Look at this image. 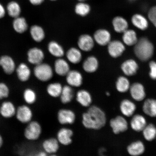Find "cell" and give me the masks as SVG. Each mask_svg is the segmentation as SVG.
Wrapping results in <instances>:
<instances>
[{"label": "cell", "instance_id": "cell-46", "mask_svg": "<svg viewBox=\"0 0 156 156\" xmlns=\"http://www.w3.org/2000/svg\"><path fill=\"white\" fill-rule=\"evenodd\" d=\"M3 138L2 137V136L0 134V148L2 147V146L3 144Z\"/></svg>", "mask_w": 156, "mask_h": 156}, {"label": "cell", "instance_id": "cell-39", "mask_svg": "<svg viewBox=\"0 0 156 156\" xmlns=\"http://www.w3.org/2000/svg\"><path fill=\"white\" fill-rule=\"evenodd\" d=\"M116 87L119 91L121 93H125L128 90L130 87L129 81L126 77L121 76L117 80Z\"/></svg>", "mask_w": 156, "mask_h": 156}, {"label": "cell", "instance_id": "cell-9", "mask_svg": "<svg viewBox=\"0 0 156 156\" xmlns=\"http://www.w3.org/2000/svg\"><path fill=\"white\" fill-rule=\"evenodd\" d=\"M94 39L89 34H83L80 37L78 45L80 49L85 52L90 51L94 45Z\"/></svg>", "mask_w": 156, "mask_h": 156}, {"label": "cell", "instance_id": "cell-33", "mask_svg": "<svg viewBox=\"0 0 156 156\" xmlns=\"http://www.w3.org/2000/svg\"><path fill=\"white\" fill-rule=\"evenodd\" d=\"M122 40L127 45L131 46L135 44L138 41L136 33L133 30H127L123 33Z\"/></svg>", "mask_w": 156, "mask_h": 156}, {"label": "cell", "instance_id": "cell-24", "mask_svg": "<svg viewBox=\"0 0 156 156\" xmlns=\"http://www.w3.org/2000/svg\"><path fill=\"white\" fill-rule=\"evenodd\" d=\"M112 24L115 30L119 33H124L127 30L128 27L127 21L121 16L115 17L113 19Z\"/></svg>", "mask_w": 156, "mask_h": 156}, {"label": "cell", "instance_id": "cell-15", "mask_svg": "<svg viewBox=\"0 0 156 156\" xmlns=\"http://www.w3.org/2000/svg\"><path fill=\"white\" fill-rule=\"evenodd\" d=\"M121 68L123 73L128 76L135 75L138 69L137 63L133 59H128L122 63Z\"/></svg>", "mask_w": 156, "mask_h": 156}, {"label": "cell", "instance_id": "cell-51", "mask_svg": "<svg viewBox=\"0 0 156 156\" xmlns=\"http://www.w3.org/2000/svg\"><path fill=\"white\" fill-rule=\"evenodd\" d=\"M50 1H57V0H50Z\"/></svg>", "mask_w": 156, "mask_h": 156}, {"label": "cell", "instance_id": "cell-12", "mask_svg": "<svg viewBox=\"0 0 156 156\" xmlns=\"http://www.w3.org/2000/svg\"><path fill=\"white\" fill-rule=\"evenodd\" d=\"M130 93L134 100L141 101L145 98L146 93L145 89L141 84L135 83L130 87Z\"/></svg>", "mask_w": 156, "mask_h": 156}, {"label": "cell", "instance_id": "cell-16", "mask_svg": "<svg viewBox=\"0 0 156 156\" xmlns=\"http://www.w3.org/2000/svg\"><path fill=\"white\" fill-rule=\"evenodd\" d=\"M16 110L12 103L6 101L2 104L0 108V114L5 118H10L15 115Z\"/></svg>", "mask_w": 156, "mask_h": 156}, {"label": "cell", "instance_id": "cell-8", "mask_svg": "<svg viewBox=\"0 0 156 156\" xmlns=\"http://www.w3.org/2000/svg\"><path fill=\"white\" fill-rule=\"evenodd\" d=\"M125 49L124 44L119 41H111L108 44V53L112 57L114 58H117L121 55Z\"/></svg>", "mask_w": 156, "mask_h": 156}, {"label": "cell", "instance_id": "cell-34", "mask_svg": "<svg viewBox=\"0 0 156 156\" xmlns=\"http://www.w3.org/2000/svg\"><path fill=\"white\" fill-rule=\"evenodd\" d=\"M42 145L46 153L49 154L56 153L59 147L57 140L53 138L45 140Z\"/></svg>", "mask_w": 156, "mask_h": 156}, {"label": "cell", "instance_id": "cell-45", "mask_svg": "<svg viewBox=\"0 0 156 156\" xmlns=\"http://www.w3.org/2000/svg\"><path fill=\"white\" fill-rule=\"evenodd\" d=\"M29 2L34 5H39L44 3V0H29Z\"/></svg>", "mask_w": 156, "mask_h": 156}, {"label": "cell", "instance_id": "cell-35", "mask_svg": "<svg viewBox=\"0 0 156 156\" xmlns=\"http://www.w3.org/2000/svg\"><path fill=\"white\" fill-rule=\"evenodd\" d=\"M73 91L72 88L68 86H65L62 89L60 94L62 102L64 104L71 102L73 97Z\"/></svg>", "mask_w": 156, "mask_h": 156}, {"label": "cell", "instance_id": "cell-4", "mask_svg": "<svg viewBox=\"0 0 156 156\" xmlns=\"http://www.w3.org/2000/svg\"><path fill=\"white\" fill-rule=\"evenodd\" d=\"M41 132V127L38 122L31 121L25 129L24 135L29 141H35L40 137Z\"/></svg>", "mask_w": 156, "mask_h": 156}, {"label": "cell", "instance_id": "cell-30", "mask_svg": "<svg viewBox=\"0 0 156 156\" xmlns=\"http://www.w3.org/2000/svg\"><path fill=\"white\" fill-rule=\"evenodd\" d=\"M67 59L71 63L76 64L81 61L82 56L79 49L73 48H70L66 54Z\"/></svg>", "mask_w": 156, "mask_h": 156}, {"label": "cell", "instance_id": "cell-19", "mask_svg": "<svg viewBox=\"0 0 156 156\" xmlns=\"http://www.w3.org/2000/svg\"><path fill=\"white\" fill-rule=\"evenodd\" d=\"M98 60L94 56H90L85 60L83 63V69L87 73H93L98 68Z\"/></svg>", "mask_w": 156, "mask_h": 156}, {"label": "cell", "instance_id": "cell-49", "mask_svg": "<svg viewBox=\"0 0 156 156\" xmlns=\"http://www.w3.org/2000/svg\"><path fill=\"white\" fill-rule=\"evenodd\" d=\"M78 1L80 2H85L87 0H78Z\"/></svg>", "mask_w": 156, "mask_h": 156}, {"label": "cell", "instance_id": "cell-43", "mask_svg": "<svg viewBox=\"0 0 156 156\" xmlns=\"http://www.w3.org/2000/svg\"><path fill=\"white\" fill-rule=\"evenodd\" d=\"M148 16L150 20L156 28V14L152 7L148 12Z\"/></svg>", "mask_w": 156, "mask_h": 156}, {"label": "cell", "instance_id": "cell-36", "mask_svg": "<svg viewBox=\"0 0 156 156\" xmlns=\"http://www.w3.org/2000/svg\"><path fill=\"white\" fill-rule=\"evenodd\" d=\"M90 6L85 2H79L75 6V12L80 16H86L90 12Z\"/></svg>", "mask_w": 156, "mask_h": 156}, {"label": "cell", "instance_id": "cell-41", "mask_svg": "<svg viewBox=\"0 0 156 156\" xmlns=\"http://www.w3.org/2000/svg\"><path fill=\"white\" fill-rule=\"evenodd\" d=\"M9 90L8 87L4 83H0V100L9 97Z\"/></svg>", "mask_w": 156, "mask_h": 156}, {"label": "cell", "instance_id": "cell-52", "mask_svg": "<svg viewBox=\"0 0 156 156\" xmlns=\"http://www.w3.org/2000/svg\"></svg>", "mask_w": 156, "mask_h": 156}, {"label": "cell", "instance_id": "cell-10", "mask_svg": "<svg viewBox=\"0 0 156 156\" xmlns=\"http://www.w3.org/2000/svg\"><path fill=\"white\" fill-rule=\"evenodd\" d=\"M93 38L98 44L104 46L108 45L111 41V35L106 29H100L95 32Z\"/></svg>", "mask_w": 156, "mask_h": 156}, {"label": "cell", "instance_id": "cell-22", "mask_svg": "<svg viewBox=\"0 0 156 156\" xmlns=\"http://www.w3.org/2000/svg\"><path fill=\"white\" fill-rule=\"evenodd\" d=\"M131 127L136 132L142 131L146 126L145 118L141 115H136L132 118L131 121Z\"/></svg>", "mask_w": 156, "mask_h": 156}, {"label": "cell", "instance_id": "cell-2", "mask_svg": "<svg viewBox=\"0 0 156 156\" xmlns=\"http://www.w3.org/2000/svg\"><path fill=\"white\" fill-rule=\"evenodd\" d=\"M134 52L138 59L142 61H146L153 56L154 47L147 38L142 37L135 44Z\"/></svg>", "mask_w": 156, "mask_h": 156}, {"label": "cell", "instance_id": "cell-21", "mask_svg": "<svg viewBox=\"0 0 156 156\" xmlns=\"http://www.w3.org/2000/svg\"><path fill=\"white\" fill-rule=\"evenodd\" d=\"M131 20L133 24L140 30H145L149 26L147 19L143 15L139 13H136L133 16Z\"/></svg>", "mask_w": 156, "mask_h": 156}, {"label": "cell", "instance_id": "cell-11", "mask_svg": "<svg viewBox=\"0 0 156 156\" xmlns=\"http://www.w3.org/2000/svg\"><path fill=\"white\" fill-rule=\"evenodd\" d=\"M0 66L7 75L12 74L16 69L14 60L9 55H3L0 58Z\"/></svg>", "mask_w": 156, "mask_h": 156}, {"label": "cell", "instance_id": "cell-37", "mask_svg": "<svg viewBox=\"0 0 156 156\" xmlns=\"http://www.w3.org/2000/svg\"><path fill=\"white\" fill-rule=\"evenodd\" d=\"M144 138L148 141H151L156 137V128L153 124L146 125L142 130Z\"/></svg>", "mask_w": 156, "mask_h": 156}, {"label": "cell", "instance_id": "cell-1", "mask_svg": "<svg viewBox=\"0 0 156 156\" xmlns=\"http://www.w3.org/2000/svg\"><path fill=\"white\" fill-rule=\"evenodd\" d=\"M105 113L99 107L91 106L83 115V123L85 127L94 129H99L106 123Z\"/></svg>", "mask_w": 156, "mask_h": 156}, {"label": "cell", "instance_id": "cell-6", "mask_svg": "<svg viewBox=\"0 0 156 156\" xmlns=\"http://www.w3.org/2000/svg\"><path fill=\"white\" fill-rule=\"evenodd\" d=\"M110 125L113 132L115 134L126 131L128 128L127 122L123 117L121 116H117L111 120Z\"/></svg>", "mask_w": 156, "mask_h": 156}, {"label": "cell", "instance_id": "cell-29", "mask_svg": "<svg viewBox=\"0 0 156 156\" xmlns=\"http://www.w3.org/2000/svg\"><path fill=\"white\" fill-rule=\"evenodd\" d=\"M143 110L148 116L156 117V100L154 99L146 100L143 105Z\"/></svg>", "mask_w": 156, "mask_h": 156}, {"label": "cell", "instance_id": "cell-40", "mask_svg": "<svg viewBox=\"0 0 156 156\" xmlns=\"http://www.w3.org/2000/svg\"><path fill=\"white\" fill-rule=\"evenodd\" d=\"M23 97L25 102L29 105L34 104L36 102L37 99L36 93L30 88L25 90L23 94Z\"/></svg>", "mask_w": 156, "mask_h": 156}, {"label": "cell", "instance_id": "cell-23", "mask_svg": "<svg viewBox=\"0 0 156 156\" xmlns=\"http://www.w3.org/2000/svg\"><path fill=\"white\" fill-rule=\"evenodd\" d=\"M13 29L16 32L22 34L28 30V25L24 17L19 16L14 18L12 23Z\"/></svg>", "mask_w": 156, "mask_h": 156}, {"label": "cell", "instance_id": "cell-38", "mask_svg": "<svg viewBox=\"0 0 156 156\" xmlns=\"http://www.w3.org/2000/svg\"><path fill=\"white\" fill-rule=\"evenodd\" d=\"M63 87L61 84L59 83H54L48 85L47 89L49 95L54 97L60 96Z\"/></svg>", "mask_w": 156, "mask_h": 156}, {"label": "cell", "instance_id": "cell-27", "mask_svg": "<svg viewBox=\"0 0 156 156\" xmlns=\"http://www.w3.org/2000/svg\"><path fill=\"white\" fill-rule=\"evenodd\" d=\"M30 32L32 38L36 42H41L45 38V33L44 29L39 25H33L31 27Z\"/></svg>", "mask_w": 156, "mask_h": 156}, {"label": "cell", "instance_id": "cell-7", "mask_svg": "<svg viewBox=\"0 0 156 156\" xmlns=\"http://www.w3.org/2000/svg\"><path fill=\"white\" fill-rule=\"evenodd\" d=\"M28 62L31 64L37 65L42 63L44 57L43 51L37 48H34L29 49L27 53Z\"/></svg>", "mask_w": 156, "mask_h": 156}, {"label": "cell", "instance_id": "cell-44", "mask_svg": "<svg viewBox=\"0 0 156 156\" xmlns=\"http://www.w3.org/2000/svg\"><path fill=\"white\" fill-rule=\"evenodd\" d=\"M6 13V10L4 6L0 3V19L3 18Z\"/></svg>", "mask_w": 156, "mask_h": 156}, {"label": "cell", "instance_id": "cell-20", "mask_svg": "<svg viewBox=\"0 0 156 156\" xmlns=\"http://www.w3.org/2000/svg\"><path fill=\"white\" fill-rule=\"evenodd\" d=\"M73 133L71 129L67 128H62L60 130L58 133V141L62 145H67L72 142L71 137Z\"/></svg>", "mask_w": 156, "mask_h": 156}, {"label": "cell", "instance_id": "cell-25", "mask_svg": "<svg viewBox=\"0 0 156 156\" xmlns=\"http://www.w3.org/2000/svg\"><path fill=\"white\" fill-rule=\"evenodd\" d=\"M120 108L124 115L130 117L132 116L135 112L136 106L131 101L126 99L123 101L121 103Z\"/></svg>", "mask_w": 156, "mask_h": 156}, {"label": "cell", "instance_id": "cell-13", "mask_svg": "<svg viewBox=\"0 0 156 156\" xmlns=\"http://www.w3.org/2000/svg\"><path fill=\"white\" fill-rule=\"evenodd\" d=\"M66 76V80L71 86L79 87L82 83V75L79 71L76 70L70 71Z\"/></svg>", "mask_w": 156, "mask_h": 156}, {"label": "cell", "instance_id": "cell-47", "mask_svg": "<svg viewBox=\"0 0 156 156\" xmlns=\"http://www.w3.org/2000/svg\"><path fill=\"white\" fill-rule=\"evenodd\" d=\"M37 155L39 156H44L46 155V154L45 152H41L38 153Z\"/></svg>", "mask_w": 156, "mask_h": 156}, {"label": "cell", "instance_id": "cell-42", "mask_svg": "<svg viewBox=\"0 0 156 156\" xmlns=\"http://www.w3.org/2000/svg\"><path fill=\"white\" fill-rule=\"evenodd\" d=\"M150 72L149 75L151 79L156 80V62L151 61L149 63Z\"/></svg>", "mask_w": 156, "mask_h": 156}, {"label": "cell", "instance_id": "cell-32", "mask_svg": "<svg viewBox=\"0 0 156 156\" xmlns=\"http://www.w3.org/2000/svg\"><path fill=\"white\" fill-rule=\"evenodd\" d=\"M77 100L84 107L89 106L92 102V99L90 93L86 90H81L77 94Z\"/></svg>", "mask_w": 156, "mask_h": 156}, {"label": "cell", "instance_id": "cell-31", "mask_svg": "<svg viewBox=\"0 0 156 156\" xmlns=\"http://www.w3.org/2000/svg\"><path fill=\"white\" fill-rule=\"evenodd\" d=\"M48 49L52 55L58 58L62 57L64 54V50L60 45L55 41H51L48 44Z\"/></svg>", "mask_w": 156, "mask_h": 156}, {"label": "cell", "instance_id": "cell-50", "mask_svg": "<svg viewBox=\"0 0 156 156\" xmlns=\"http://www.w3.org/2000/svg\"><path fill=\"white\" fill-rule=\"evenodd\" d=\"M106 94L107 95V96H109V95H110V94L108 92H107Z\"/></svg>", "mask_w": 156, "mask_h": 156}, {"label": "cell", "instance_id": "cell-18", "mask_svg": "<svg viewBox=\"0 0 156 156\" xmlns=\"http://www.w3.org/2000/svg\"><path fill=\"white\" fill-rule=\"evenodd\" d=\"M16 72L19 79L23 82L28 81L30 79L31 70L28 66L24 63L19 64L16 69Z\"/></svg>", "mask_w": 156, "mask_h": 156}, {"label": "cell", "instance_id": "cell-28", "mask_svg": "<svg viewBox=\"0 0 156 156\" xmlns=\"http://www.w3.org/2000/svg\"><path fill=\"white\" fill-rule=\"evenodd\" d=\"M6 10L8 14L13 18L20 16L21 11L20 5L15 1L9 2L7 5Z\"/></svg>", "mask_w": 156, "mask_h": 156}, {"label": "cell", "instance_id": "cell-14", "mask_svg": "<svg viewBox=\"0 0 156 156\" xmlns=\"http://www.w3.org/2000/svg\"><path fill=\"white\" fill-rule=\"evenodd\" d=\"M75 115L72 111L61 110L58 113V120L62 124H72L75 122Z\"/></svg>", "mask_w": 156, "mask_h": 156}, {"label": "cell", "instance_id": "cell-26", "mask_svg": "<svg viewBox=\"0 0 156 156\" xmlns=\"http://www.w3.org/2000/svg\"><path fill=\"white\" fill-rule=\"evenodd\" d=\"M145 146L142 142L137 141L133 142L128 146L127 151L130 155L132 156L141 155L145 151Z\"/></svg>", "mask_w": 156, "mask_h": 156}, {"label": "cell", "instance_id": "cell-17", "mask_svg": "<svg viewBox=\"0 0 156 156\" xmlns=\"http://www.w3.org/2000/svg\"><path fill=\"white\" fill-rule=\"evenodd\" d=\"M56 73L60 76L67 75L70 71L69 64L66 60L59 58L56 60L54 64Z\"/></svg>", "mask_w": 156, "mask_h": 156}, {"label": "cell", "instance_id": "cell-3", "mask_svg": "<svg viewBox=\"0 0 156 156\" xmlns=\"http://www.w3.org/2000/svg\"><path fill=\"white\" fill-rule=\"evenodd\" d=\"M34 74L37 79L42 81L49 80L53 76V71L49 64L41 63L36 65L34 69Z\"/></svg>", "mask_w": 156, "mask_h": 156}, {"label": "cell", "instance_id": "cell-5", "mask_svg": "<svg viewBox=\"0 0 156 156\" xmlns=\"http://www.w3.org/2000/svg\"><path fill=\"white\" fill-rule=\"evenodd\" d=\"M15 115L17 120L24 124L31 122L33 117L32 110L30 107L25 105L18 107Z\"/></svg>", "mask_w": 156, "mask_h": 156}, {"label": "cell", "instance_id": "cell-48", "mask_svg": "<svg viewBox=\"0 0 156 156\" xmlns=\"http://www.w3.org/2000/svg\"><path fill=\"white\" fill-rule=\"evenodd\" d=\"M152 9L154 10V11L155 12V13L156 14V5L152 7Z\"/></svg>", "mask_w": 156, "mask_h": 156}]
</instances>
